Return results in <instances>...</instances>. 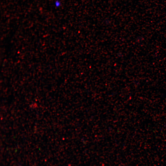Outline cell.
<instances>
[{
    "mask_svg": "<svg viewBox=\"0 0 166 166\" xmlns=\"http://www.w3.org/2000/svg\"><path fill=\"white\" fill-rule=\"evenodd\" d=\"M54 5L56 7H59L61 5L60 1L58 0H56L54 2Z\"/></svg>",
    "mask_w": 166,
    "mask_h": 166,
    "instance_id": "1",
    "label": "cell"
}]
</instances>
